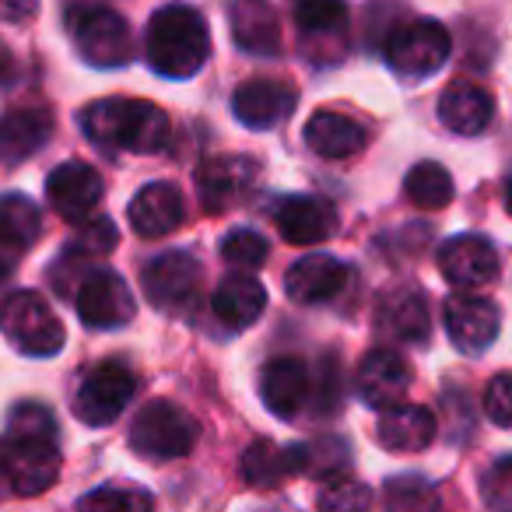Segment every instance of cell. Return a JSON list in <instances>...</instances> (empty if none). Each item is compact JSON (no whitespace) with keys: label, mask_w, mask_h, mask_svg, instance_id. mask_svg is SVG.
<instances>
[{"label":"cell","mask_w":512,"mask_h":512,"mask_svg":"<svg viewBox=\"0 0 512 512\" xmlns=\"http://www.w3.org/2000/svg\"><path fill=\"white\" fill-rule=\"evenodd\" d=\"M81 509H95V512H137V509H151L155 498L141 488H120V484H106V488L92 491V495L81 498Z\"/></svg>","instance_id":"cell-35"},{"label":"cell","mask_w":512,"mask_h":512,"mask_svg":"<svg viewBox=\"0 0 512 512\" xmlns=\"http://www.w3.org/2000/svg\"><path fill=\"white\" fill-rule=\"evenodd\" d=\"M334 376H337V365H334V358H330V372H323V383H330ZM320 397H323V400H330V407H334V393H330V390H327V393L320 390Z\"/></svg>","instance_id":"cell-42"},{"label":"cell","mask_w":512,"mask_h":512,"mask_svg":"<svg viewBox=\"0 0 512 512\" xmlns=\"http://www.w3.org/2000/svg\"><path fill=\"white\" fill-rule=\"evenodd\" d=\"M0 477L15 495H43L60 477L57 418L43 404H18L0 439Z\"/></svg>","instance_id":"cell-1"},{"label":"cell","mask_w":512,"mask_h":512,"mask_svg":"<svg viewBox=\"0 0 512 512\" xmlns=\"http://www.w3.org/2000/svg\"><path fill=\"white\" fill-rule=\"evenodd\" d=\"M484 498H488L495 509H512V456L498 460L495 467L484 477Z\"/></svg>","instance_id":"cell-38"},{"label":"cell","mask_w":512,"mask_h":512,"mask_svg":"<svg viewBox=\"0 0 512 512\" xmlns=\"http://www.w3.org/2000/svg\"><path fill=\"white\" fill-rule=\"evenodd\" d=\"M267 253H271V246H267V239L256 228H232L221 239V260H228L232 267H246V271L264 267Z\"/></svg>","instance_id":"cell-34"},{"label":"cell","mask_w":512,"mask_h":512,"mask_svg":"<svg viewBox=\"0 0 512 512\" xmlns=\"http://www.w3.org/2000/svg\"><path fill=\"white\" fill-rule=\"evenodd\" d=\"M435 439V418L428 407L418 404H393L383 411L376 425V442L390 453H421Z\"/></svg>","instance_id":"cell-25"},{"label":"cell","mask_w":512,"mask_h":512,"mask_svg":"<svg viewBox=\"0 0 512 512\" xmlns=\"http://www.w3.org/2000/svg\"><path fill=\"white\" fill-rule=\"evenodd\" d=\"M386 64L407 81H421L432 78L442 64L453 53V39H449L446 25L432 22V18H414V22H404L390 32L383 46Z\"/></svg>","instance_id":"cell-6"},{"label":"cell","mask_w":512,"mask_h":512,"mask_svg":"<svg viewBox=\"0 0 512 512\" xmlns=\"http://www.w3.org/2000/svg\"><path fill=\"white\" fill-rule=\"evenodd\" d=\"M15 57H11V50L4 43H0V88L4 85H11V81H15Z\"/></svg>","instance_id":"cell-41"},{"label":"cell","mask_w":512,"mask_h":512,"mask_svg":"<svg viewBox=\"0 0 512 512\" xmlns=\"http://www.w3.org/2000/svg\"><path fill=\"white\" fill-rule=\"evenodd\" d=\"M439 271L460 292L484 288L498 278V253L481 235H453L439 246Z\"/></svg>","instance_id":"cell-15"},{"label":"cell","mask_w":512,"mask_h":512,"mask_svg":"<svg viewBox=\"0 0 512 512\" xmlns=\"http://www.w3.org/2000/svg\"><path fill=\"white\" fill-rule=\"evenodd\" d=\"M320 505H327V509H365V505H372V495L365 484H330L323 491Z\"/></svg>","instance_id":"cell-39"},{"label":"cell","mask_w":512,"mask_h":512,"mask_svg":"<svg viewBox=\"0 0 512 512\" xmlns=\"http://www.w3.org/2000/svg\"><path fill=\"white\" fill-rule=\"evenodd\" d=\"M102 190H106L102 176L88 162H64L46 179V197H50L53 211H57L60 218L74 221V225L92 218L102 200Z\"/></svg>","instance_id":"cell-17"},{"label":"cell","mask_w":512,"mask_h":512,"mask_svg":"<svg viewBox=\"0 0 512 512\" xmlns=\"http://www.w3.org/2000/svg\"><path fill=\"white\" fill-rule=\"evenodd\" d=\"M484 414L498 428H512V372H502L484 390Z\"/></svg>","instance_id":"cell-36"},{"label":"cell","mask_w":512,"mask_h":512,"mask_svg":"<svg viewBox=\"0 0 512 512\" xmlns=\"http://www.w3.org/2000/svg\"><path fill=\"white\" fill-rule=\"evenodd\" d=\"M302 137H306V144L320 158L337 162V158L358 155V151L365 148V141H369V130H365L358 120H351V116L334 113V109H320V113L309 116Z\"/></svg>","instance_id":"cell-26"},{"label":"cell","mask_w":512,"mask_h":512,"mask_svg":"<svg viewBox=\"0 0 512 512\" xmlns=\"http://www.w3.org/2000/svg\"><path fill=\"white\" fill-rule=\"evenodd\" d=\"M39 0H0V22L8 25H22L36 18Z\"/></svg>","instance_id":"cell-40"},{"label":"cell","mask_w":512,"mask_h":512,"mask_svg":"<svg viewBox=\"0 0 512 512\" xmlns=\"http://www.w3.org/2000/svg\"><path fill=\"white\" fill-rule=\"evenodd\" d=\"M200 278H204L200 264L193 260V253H183V249L155 256L141 271L144 295L151 306L165 309V313H186L200 292Z\"/></svg>","instance_id":"cell-10"},{"label":"cell","mask_w":512,"mask_h":512,"mask_svg":"<svg viewBox=\"0 0 512 512\" xmlns=\"http://www.w3.org/2000/svg\"><path fill=\"white\" fill-rule=\"evenodd\" d=\"M348 446L334 435H323L313 442H299V474L320 477V481H334L344 467H348Z\"/></svg>","instance_id":"cell-32"},{"label":"cell","mask_w":512,"mask_h":512,"mask_svg":"<svg viewBox=\"0 0 512 512\" xmlns=\"http://www.w3.org/2000/svg\"><path fill=\"white\" fill-rule=\"evenodd\" d=\"M505 211L512 214V183H509V190H505Z\"/></svg>","instance_id":"cell-43"},{"label":"cell","mask_w":512,"mask_h":512,"mask_svg":"<svg viewBox=\"0 0 512 512\" xmlns=\"http://www.w3.org/2000/svg\"><path fill=\"white\" fill-rule=\"evenodd\" d=\"M0 481H4V477H0Z\"/></svg>","instance_id":"cell-44"},{"label":"cell","mask_w":512,"mask_h":512,"mask_svg":"<svg viewBox=\"0 0 512 512\" xmlns=\"http://www.w3.org/2000/svg\"><path fill=\"white\" fill-rule=\"evenodd\" d=\"M53 134V113L46 106H18L0 116V155L8 162L36 155Z\"/></svg>","instance_id":"cell-28"},{"label":"cell","mask_w":512,"mask_h":512,"mask_svg":"<svg viewBox=\"0 0 512 512\" xmlns=\"http://www.w3.org/2000/svg\"><path fill=\"white\" fill-rule=\"evenodd\" d=\"M211 36L207 22L190 4H165L148 22V64L162 78H193L207 64Z\"/></svg>","instance_id":"cell-3"},{"label":"cell","mask_w":512,"mask_h":512,"mask_svg":"<svg viewBox=\"0 0 512 512\" xmlns=\"http://www.w3.org/2000/svg\"><path fill=\"white\" fill-rule=\"evenodd\" d=\"M351 281H355V271L348 264H341L337 256L313 253L292 264L285 278V292L299 306H320V302H334L337 295H344Z\"/></svg>","instance_id":"cell-16"},{"label":"cell","mask_w":512,"mask_h":512,"mask_svg":"<svg viewBox=\"0 0 512 512\" xmlns=\"http://www.w3.org/2000/svg\"><path fill=\"white\" fill-rule=\"evenodd\" d=\"M78 232H74L71 246H67L64 260H99V256H109L120 242V232L109 218H85L78 221Z\"/></svg>","instance_id":"cell-33"},{"label":"cell","mask_w":512,"mask_h":512,"mask_svg":"<svg viewBox=\"0 0 512 512\" xmlns=\"http://www.w3.org/2000/svg\"><path fill=\"white\" fill-rule=\"evenodd\" d=\"M411 386V365L390 348H376L362 358L355 376V390L358 397L365 400L376 411H386V407L400 404Z\"/></svg>","instance_id":"cell-20"},{"label":"cell","mask_w":512,"mask_h":512,"mask_svg":"<svg viewBox=\"0 0 512 512\" xmlns=\"http://www.w3.org/2000/svg\"><path fill=\"white\" fill-rule=\"evenodd\" d=\"M386 502L393 509H428V505H435V495L421 477H404V481H390Z\"/></svg>","instance_id":"cell-37"},{"label":"cell","mask_w":512,"mask_h":512,"mask_svg":"<svg viewBox=\"0 0 512 512\" xmlns=\"http://www.w3.org/2000/svg\"><path fill=\"white\" fill-rule=\"evenodd\" d=\"M491 116H495V99L488 88L474 85V81H453L446 92L439 95V120L446 130L460 137H474L488 130Z\"/></svg>","instance_id":"cell-24"},{"label":"cell","mask_w":512,"mask_h":512,"mask_svg":"<svg viewBox=\"0 0 512 512\" xmlns=\"http://www.w3.org/2000/svg\"><path fill=\"white\" fill-rule=\"evenodd\" d=\"M211 309L228 330H246L253 327L267 309V292L253 274H232L225 278L211 295Z\"/></svg>","instance_id":"cell-27"},{"label":"cell","mask_w":512,"mask_h":512,"mask_svg":"<svg viewBox=\"0 0 512 512\" xmlns=\"http://www.w3.org/2000/svg\"><path fill=\"white\" fill-rule=\"evenodd\" d=\"M260 390H264V404L271 407V414L292 421L306 411L309 393H313V372L302 358H271L264 365Z\"/></svg>","instance_id":"cell-21"},{"label":"cell","mask_w":512,"mask_h":512,"mask_svg":"<svg viewBox=\"0 0 512 512\" xmlns=\"http://www.w3.org/2000/svg\"><path fill=\"white\" fill-rule=\"evenodd\" d=\"M376 327L386 341L425 344L432 337V316H428L425 295L418 288H390L376 302Z\"/></svg>","instance_id":"cell-19"},{"label":"cell","mask_w":512,"mask_h":512,"mask_svg":"<svg viewBox=\"0 0 512 512\" xmlns=\"http://www.w3.org/2000/svg\"><path fill=\"white\" fill-rule=\"evenodd\" d=\"M404 193L414 207L421 211H439L453 200L456 186H453V176L446 172V165L439 162H418L404 179Z\"/></svg>","instance_id":"cell-31"},{"label":"cell","mask_w":512,"mask_h":512,"mask_svg":"<svg viewBox=\"0 0 512 512\" xmlns=\"http://www.w3.org/2000/svg\"><path fill=\"white\" fill-rule=\"evenodd\" d=\"M43 232V214L25 193H4L0 197V256L15 260L32 249V242Z\"/></svg>","instance_id":"cell-29"},{"label":"cell","mask_w":512,"mask_h":512,"mask_svg":"<svg viewBox=\"0 0 512 512\" xmlns=\"http://www.w3.org/2000/svg\"><path fill=\"white\" fill-rule=\"evenodd\" d=\"M256 176H260V165L246 155H218L200 162L197 169V193L200 204L207 214H225L232 207H239L249 193L256 190Z\"/></svg>","instance_id":"cell-11"},{"label":"cell","mask_w":512,"mask_h":512,"mask_svg":"<svg viewBox=\"0 0 512 512\" xmlns=\"http://www.w3.org/2000/svg\"><path fill=\"white\" fill-rule=\"evenodd\" d=\"M299 474V446H274L271 439H256L242 453V477L253 488H281Z\"/></svg>","instance_id":"cell-30"},{"label":"cell","mask_w":512,"mask_h":512,"mask_svg":"<svg viewBox=\"0 0 512 512\" xmlns=\"http://www.w3.org/2000/svg\"><path fill=\"white\" fill-rule=\"evenodd\" d=\"M74 306L85 327L92 330H116L127 327L137 313V302L130 295L127 281L120 278L109 267H95L81 278L78 295H74Z\"/></svg>","instance_id":"cell-9"},{"label":"cell","mask_w":512,"mask_h":512,"mask_svg":"<svg viewBox=\"0 0 512 512\" xmlns=\"http://www.w3.org/2000/svg\"><path fill=\"white\" fill-rule=\"evenodd\" d=\"M134 393L137 376L130 372V365L120 362V358H106V362H99L95 369L85 372L78 393H74V414L85 425L102 428L120 418L123 407L134 400Z\"/></svg>","instance_id":"cell-8"},{"label":"cell","mask_w":512,"mask_h":512,"mask_svg":"<svg viewBox=\"0 0 512 512\" xmlns=\"http://www.w3.org/2000/svg\"><path fill=\"white\" fill-rule=\"evenodd\" d=\"M71 36L78 53L92 67H123L134 57V36L120 11L113 8H74L71 11Z\"/></svg>","instance_id":"cell-7"},{"label":"cell","mask_w":512,"mask_h":512,"mask_svg":"<svg viewBox=\"0 0 512 512\" xmlns=\"http://www.w3.org/2000/svg\"><path fill=\"white\" fill-rule=\"evenodd\" d=\"M292 22L302 36L306 53L320 46L313 60H337L348 36V0H288Z\"/></svg>","instance_id":"cell-14"},{"label":"cell","mask_w":512,"mask_h":512,"mask_svg":"<svg viewBox=\"0 0 512 512\" xmlns=\"http://www.w3.org/2000/svg\"><path fill=\"white\" fill-rule=\"evenodd\" d=\"M232 39L249 57H278L281 53V22L271 0H235L232 4Z\"/></svg>","instance_id":"cell-22"},{"label":"cell","mask_w":512,"mask_h":512,"mask_svg":"<svg viewBox=\"0 0 512 512\" xmlns=\"http://www.w3.org/2000/svg\"><path fill=\"white\" fill-rule=\"evenodd\" d=\"M0 330L22 355L50 358L64 348L67 330L39 292H15L0 309Z\"/></svg>","instance_id":"cell-5"},{"label":"cell","mask_w":512,"mask_h":512,"mask_svg":"<svg viewBox=\"0 0 512 512\" xmlns=\"http://www.w3.org/2000/svg\"><path fill=\"white\" fill-rule=\"evenodd\" d=\"M295 106H299V92H295V85H288L281 78L242 81L232 95L235 120L249 130H274L295 113Z\"/></svg>","instance_id":"cell-13"},{"label":"cell","mask_w":512,"mask_h":512,"mask_svg":"<svg viewBox=\"0 0 512 512\" xmlns=\"http://www.w3.org/2000/svg\"><path fill=\"white\" fill-rule=\"evenodd\" d=\"M337 221H341L337 207L327 197H313V193H295L274 207V225L292 246L327 242L337 232Z\"/></svg>","instance_id":"cell-18"},{"label":"cell","mask_w":512,"mask_h":512,"mask_svg":"<svg viewBox=\"0 0 512 512\" xmlns=\"http://www.w3.org/2000/svg\"><path fill=\"white\" fill-rule=\"evenodd\" d=\"M442 323H446V334L463 355H481L495 344L498 337V306L484 295H449L446 306H442Z\"/></svg>","instance_id":"cell-12"},{"label":"cell","mask_w":512,"mask_h":512,"mask_svg":"<svg viewBox=\"0 0 512 512\" xmlns=\"http://www.w3.org/2000/svg\"><path fill=\"white\" fill-rule=\"evenodd\" d=\"M200 439V421L172 400H151L130 425V449L144 460L169 463L186 456Z\"/></svg>","instance_id":"cell-4"},{"label":"cell","mask_w":512,"mask_h":512,"mask_svg":"<svg viewBox=\"0 0 512 512\" xmlns=\"http://www.w3.org/2000/svg\"><path fill=\"white\" fill-rule=\"evenodd\" d=\"M130 228L144 239H162V235L176 232L186 218L183 193L172 183H148L134 200H130Z\"/></svg>","instance_id":"cell-23"},{"label":"cell","mask_w":512,"mask_h":512,"mask_svg":"<svg viewBox=\"0 0 512 512\" xmlns=\"http://www.w3.org/2000/svg\"><path fill=\"white\" fill-rule=\"evenodd\" d=\"M81 130L92 144L130 155H158L169 144V116L144 99H99L81 109Z\"/></svg>","instance_id":"cell-2"}]
</instances>
